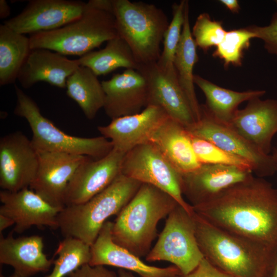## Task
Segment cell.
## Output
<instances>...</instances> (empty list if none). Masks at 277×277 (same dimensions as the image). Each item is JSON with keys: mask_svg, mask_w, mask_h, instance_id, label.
Masks as SVG:
<instances>
[{"mask_svg": "<svg viewBox=\"0 0 277 277\" xmlns=\"http://www.w3.org/2000/svg\"><path fill=\"white\" fill-rule=\"evenodd\" d=\"M194 211L212 225L277 251V188L253 176Z\"/></svg>", "mask_w": 277, "mask_h": 277, "instance_id": "1", "label": "cell"}, {"mask_svg": "<svg viewBox=\"0 0 277 277\" xmlns=\"http://www.w3.org/2000/svg\"><path fill=\"white\" fill-rule=\"evenodd\" d=\"M199 247L211 264L231 277H269L277 251L223 230L194 211Z\"/></svg>", "mask_w": 277, "mask_h": 277, "instance_id": "2", "label": "cell"}, {"mask_svg": "<svg viewBox=\"0 0 277 277\" xmlns=\"http://www.w3.org/2000/svg\"><path fill=\"white\" fill-rule=\"evenodd\" d=\"M178 205L165 192L152 185L142 184L112 222L113 241L140 258L146 256L156 237L158 223Z\"/></svg>", "mask_w": 277, "mask_h": 277, "instance_id": "3", "label": "cell"}, {"mask_svg": "<svg viewBox=\"0 0 277 277\" xmlns=\"http://www.w3.org/2000/svg\"><path fill=\"white\" fill-rule=\"evenodd\" d=\"M117 36L112 0H90L76 19L29 37L31 49H47L80 57Z\"/></svg>", "mask_w": 277, "mask_h": 277, "instance_id": "4", "label": "cell"}, {"mask_svg": "<svg viewBox=\"0 0 277 277\" xmlns=\"http://www.w3.org/2000/svg\"><path fill=\"white\" fill-rule=\"evenodd\" d=\"M141 185L121 173L86 202L66 206L58 214L57 228L65 238L77 239L91 246L107 219L121 212Z\"/></svg>", "mask_w": 277, "mask_h": 277, "instance_id": "5", "label": "cell"}, {"mask_svg": "<svg viewBox=\"0 0 277 277\" xmlns=\"http://www.w3.org/2000/svg\"><path fill=\"white\" fill-rule=\"evenodd\" d=\"M117 35L129 45L140 65L156 63L169 24L156 6L142 2L112 0Z\"/></svg>", "mask_w": 277, "mask_h": 277, "instance_id": "6", "label": "cell"}, {"mask_svg": "<svg viewBox=\"0 0 277 277\" xmlns=\"http://www.w3.org/2000/svg\"><path fill=\"white\" fill-rule=\"evenodd\" d=\"M16 104L14 114L28 123L32 132V143L38 152H62L101 159L113 148L103 136L81 137L70 135L58 129L43 116L36 102L16 85Z\"/></svg>", "mask_w": 277, "mask_h": 277, "instance_id": "7", "label": "cell"}, {"mask_svg": "<svg viewBox=\"0 0 277 277\" xmlns=\"http://www.w3.org/2000/svg\"><path fill=\"white\" fill-rule=\"evenodd\" d=\"M204 259L196 237L194 211L190 213L178 205L167 216L146 260L170 262L185 275L194 270Z\"/></svg>", "mask_w": 277, "mask_h": 277, "instance_id": "8", "label": "cell"}, {"mask_svg": "<svg viewBox=\"0 0 277 277\" xmlns=\"http://www.w3.org/2000/svg\"><path fill=\"white\" fill-rule=\"evenodd\" d=\"M121 174L161 189L189 212L194 211L192 206L184 198L181 173L152 143L138 145L125 154Z\"/></svg>", "mask_w": 277, "mask_h": 277, "instance_id": "9", "label": "cell"}, {"mask_svg": "<svg viewBox=\"0 0 277 277\" xmlns=\"http://www.w3.org/2000/svg\"><path fill=\"white\" fill-rule=\"evenodd\" d=\"M200 120L186 128L192 135L213 143L224 151L248 162L256 176L273 175L276 168L272 154L262 152L227 125L212 118L202 105Z\"/></svg>", "mask_w": 277, "mask_h": 277, "instance_id": "10", "label": "cell"}, {"mask_svg": "<svg viewBox=\"0 0 277 277\" xmlns=\"http://www.w3.org/2000/svg\"><path fill=\"white\" fill-rule=\"evenodd\" d=\"M38 152L23 133H10L0 140V187L17 191L29 188L36 174Z\"/></svg>", "mask_w": 277, "mask_h": 277, "instance_id": "11", "label": "cell"}, {"mask_svg": "<svg viewBox=\"0 0 277 277\" xmlns=\"http://www.w3.org/2000/svg\"><path fill=\"white\" fill-rule=\"evenodd\" d=\"M86 3L71 0H31L4 24L23 34L58 29L78 18Z\"/></svg>", "mask_w": 277, "mask_h": 277, "instance_id": "12", "label": "cell"}, {"mask_svg": "<svg viewBox=\"0 0 277 277\" xmlns=\"http://www.w3.org/2000/svg\"><path fill=\"white\" fill-rule=\"evenodd\" d=\"M148 86V106L163 109L168 116L188 128L196 121L189 103L177 77L175 70L167 71L156 63L140 65L137 70Z\"/></svg>", "mask_w": 277, "mask_h": 277, "instance_id": "13", "label": "cell"}, {"mask_svg": "<svg viewBox=\"0 0 277 277\" xmlns=\"http://www.w3.org/2000/svg\"><path fill=\"white\" fill-rule=\"evenodd\" d=\"M39 164L29 188L50 205L63 209L68 184L87 156L62 152H38Z\"/></svg>", "mask_w": 277, "mask_h": 277, "instance_id": "14", "label": "cell"}, {"mask_svg": "<svg viewBox=\"0 0 277 277\" xmlns=\"http://www.w3.org/2000/svg\"><path fill=\"white\" fill-rule=\"evenodd\" d=\"M125 154L113 148L101 159L88 157L68 184L65 196V206L86 202L110 185L121 173Z\"/></svg>", "mask_w": 277, "mask_h": 277, "instance_id": "15", "label": "cell"}, {"mask_svg": "<svg viewBox=\"0 0 277 277\" xmlns=\"http://www.w3.org/2000/svg\"><path fill=\"white\" fill-rule=\"evenodd\" d=\"M181 175L183 195L192 207L209 202L228 188L253 176L250 170L219 164H202Z\"/></svg>", "mask_w": 277, "mask_h": 277, "instance_id": "16", "label": "cell"}, {"mask_svg": "<svg viewBox=\"0 0 277 277\" xmlns=\"http://www.w3.org/2000/svg\"><path fill=\"white\" fill-rule=\"evenodd\" d=\"M161 108L149 105L141 112L111 120L97 130L111 142L113 148L126 153L134 147L149 143L153 134L168 117Z\"/></svg>", "mask_w": 277, "mask_h": 277, "instance_id": "17", "label": "cell"}, {"mask_svg": "<svg viewBox=\"0 0 277 277\" xmlns=\"http://www.w3.org/2000/svg\"><path fill=\"white\" fill-rule=\"evenodd\" d=\"M0 191V214L14 222V231L22 233L32 226L57 228V218L63 209L54 207L31 189Z\"/></svg>", "mask_w": 277, "mask_h": 277, "instance_id": "18", "label": "cell"}, {"mask_svg": "<svg viewBox=\"0 0 277 277\" xmlns=\"http://www.w3.org/2000/svg\"><path fill=\"white\" fill-rule=\"evenodd\" d=\"M101 83L105 93L103 109L111 120L138 113L147 106V84L139 71L126 69Z\"/></svg>", "mask_w": 277, "mask_h": 277, "instance_id": "19", "label": "cell"}, {"mask_svg": "<svg viewBox=\"0 0 277 277\" xmlns=\"http://www.w3.org/2000/svg\"><path fill=\"white\" fill-rule=\"evenodd\" d=\"M112 222L107 221L90 246V265L115 267L140 277H175L182 274L174 265L162 268L148 265L141 258L116 244L112 238Z\"/></svg>", "mask_w": 277, "mask_h": 277, "instance_id": "20", "label": "cell"}, {"mask_svg": "<svg viewBox=\"0 0 277 277\" xmlns=\"http://www.w3.org/2000/svg\"><path fill=\"white\" fill-rule=\"evenodd\" d=\"M264 153L269 154L277 133V100L255 97L238 109L228 125Z\"/></svg>", "mask_w": 277, "mask_h": 277, "instance_id": "21", "label": "cell"}, {"mask_svg": "<svg viewBox=\"0 0 277 277\" xmlns=\"http://www.w3.org/2000/svg\"><path fill=\"white\" fill-rule=\"evenodd\" d=\"M79 66L77 59L68 58L49 49H31L19 71L17 80L25 89L40 82L66 88L67 78Z\"/></svg>", "mask_w": 277, "mask_h": 277, "instance_id": "22", "label": "cell"}, {"mask_svg": "<svg viewBox=\"0 0 277 277\" xmlns=\"http://www.w3.org/2000/svg\"><path fill=\"white\" fill-rule=\"evenodd\" d=\"M53 259L44 252L43 239L39 235L14 238L12 233L7 237L1 234L0 263L11 266L14 272L24 277L48 271Z\"/></svg>", "mask_w": 277, "mask_h": 277, "instance_id": "23", "label": "cell"}, {"mask_svg": "<svg viewBox=\"0 0 277 277\" xmlns=\"http://www.w3.org/2000/svg\"><path fill=\"white\" fill-rule=\"evenodd\" d=\"M150 142L181 174L191 172L202 165L194 152L189 131L169 117L155 132Z\"/></svg>", "mask_w": 277, "mask_h": 277, "instance_id": "24", "label": "cell"}, {"mask_svg": "<svg viewBox=\"0 0 277 277\" xmlns=\"http://www.w3.org/2000/svg\"><path fill=\"white\" fill-rule=\"evenodd\" d=\"M193 81L206 97L202 106L214 120L228 125L233 118L238 107L244 102L264 95L265 90L239 92L220 87L199 75H194Z\"/></svg>", "mask_w": 277, "mask_h": 277, "instance_id": "25", "label": "cell"}, {"mask_svg": "<svg viewBox=\"0 0 277 277\" xmlns=\"http://www.w3.org/2000/svg\"><path fill=\"white\" fill-rule=\"evenodd\" d=\"M189 13V2L186 1L184 22L173 65L179 83L189 103L196 123L200 118L201 107L194 90L193 70L198 61V56L197 46L191 34Z\"/></svg>", "mask_w": 277, "mask_h": 277, "instance_id": "26", "label": "cell"}, {"mask_svg": "<svg viewBox=\"0 0 277 277\" xmlns=\"http://www.w3.org/2000/svg\"><path fill=\"white\" fill-rule=\"evenodd\" d=\"M66 88L67 95L88 119H93L103 108L105 93L102 83L89 68L80 66L67 78Z\"/></svg>", "mask_w": 277, "mask_h": 277, "instance_id": "27", "label": "cell"}, {"mask_svg": "<svg viewBox=\"0 0 277 277\" xmlns=\"http://www.w3.org/2000/svg\"><path fill=\"white\" fill-rule=\"evenodd\" d=\"M80 66L89 68L97 76L120 68L137 70L140 65L127 43L118 35L105 48L92 51L77 59Z\"/></svg>", "mask_w": 277, "mask_h": 277, "instance_id": "28", "label": "cell"}, {"mask_svg": "<svg viewBox=\"0 0 277 277\" xmlns=\"http://www.w3.org/2000/svg\"><path fill=\"white\" fill-rule=\"evenodd\" d=\"M31 50L29 37L0 25V85L14 83Z\"/></svg>", "mask_w": 277, "mask_h": 277, "instance_id": "29", "label": "cell"}, {"mask_svg": "<svg viewBox=\"0 0 277 277\" xmlns=\"http://www.w3.org/2000/svg\"><path fill=\"white\" fill-rule=\"evenodd\" d=\"M56 254L57 258L53 262L52 270L46 277H65L89 264L90 246L77 239L65 238L59 243Z\"/></svg>", "mask_w": 277, "mask_h": 277, "instance_id": "30", "label": "cell"}, {"mask_svg": "<svg viewBox=\"0 0 277 277\" xmlns=\"http://www.w3.org/2000/svg\"><path fill=\"white\" fill-rule=\"evenodd\" d=\"M254 38L255 34L247 27L227 31L212 55L223 60L225 67L230 65L240 66L244 51L249 47L250 41Z\"/></svg>", "mask_w": 277, "mask_h": 277, "instance_id": "31", "label": "cell"}, {"mask_svg": "<svg viewBox=\"0 0 277 277\" xmlns=\"http://www.w3.org/2000/svg\"><path fill=\"white\" fill-rule=\"evenodd\" d=\"M186 0L172 5V19L166 29L163 38V50L157 64L167 71H174V58L179 45L184 22Z\"/></svg>", "mask_w": 277, "mask_h": 277, "instance_id": "32", "label": "cell"}, {"mask_svg": "<svg viewBox=\"0 0 277 277\" xmlns=\"http://www.w3.org/2000/svg\"><path fill=\"white\" fill-rule=\"evenodd\" d=\"M190 134L194 152L201 164L235 166L252 172V166L247 161L224 151L209 141Z\"/></svg>", "mask_w": 277, "mask_h": 277, "instance_id": "33", "label": "cell"}, {"mask_svg": "<svg viewBox=\"0 0 277 277\" xmlns=\"http://www.w3.org/2000/svg\"><path fill=\"white\" fill-rule=\"evenodd\" d=\"M226 33L222 22L212 20L207 13L197 16L191 31L196 46L204 51L213 46L217 47Z\"/></svg>", "mask_w": 277, "mask_h": 277, "instance_id": "34", "label": "cell"}, {"mask_svg": "<svg viewBox=\"0 0 277 277\" xmlns=\"http://www.w3.org/2000/svg\"><path fill=\"white\" fill-rule=\"evenodd\" d=\"M247 28L255 34V38L263 42L268 52L277 56V12L273 14L268 25H252Z\"/></svg>", "mask_w": 277, "mask_h": 277, "instance_id": "35", "label": "cell"}, {"mask_svg": "<svg viewBox=\"0 0 277 277\" xmlns=\"http://www.w3.org/2000/svg\"><path fill=\"white\" fill-rule=\"evenodd\" d=\"M69 277H118L117 273L104 266L85 264L68 275Z\"/></svg>", "mask_w": 277, "mask_h": 277, "instance_id": "36", "label": "cell"}, {"mask_svg": "<svg viewBox=\"0 0 277 277\" xmlns=\"http://www.w3.org/2000/svg\"><path fill=\"white\" fill-rule=\"evenodd\" d=\"M181 277H231L211 264L205 258L197 268L187 275Z\"/></svg>", "mask_w": 277, "mask_h": 277, "instance_id": "37", "label": "cell"}, {"mask_svg": "<svg viewBox=\"0 0 277 277\" xmlns=\"http://www.w3.org/2000/svg\"><path fill=\"white\" fill-rule=\"evenodd\" d=\"M220 2L233 13H238L240 9L237 0H221Z\"/></svg>", "mask_w": 277, "mask_h": 277, "instance_id": "38", "label": "cell"}, {"mask_svg": "<svg viewBox=\"0 0 277 277\" xmlns=\"http://www.w3.org/2000/svg\"><path fill=\"white\" fill-rule=\"evenodd\" d=\"M11 13L10 7L5 0H0V18H7Z\"/></svg>", "mask_w": 277, "mask_h": 277, "instance_id": "39", "label": "cell"}, {"mask_svg": "<svg viewBox=\"0 0 277 277\" xmlns=\"http://www.w3.org/2000/svg\"><path fill=\"white\" fill-rule=\"evenodd\" d=\"M14 225V221L10 217L0 214V233L9 227Z\"/></svg>", "mask_w": 277, "mask_h": 277, "instance_id": "40", "label": "cell"}, {"mask_svg": "<svg viewBox=\"0 0 277 277\" xmlns=\"http://www.w3.org/2000/svg\"><path fill=\"white\" fill-rule=\"evenodd\" d=\"M182 274H180L175 277H181ZM118 277H136L133 273L123 269H119L117 272Z\"/></svg>", "mask_w": 277, "mask_h": 277, "instance_id": "41", "label": "cell"}, {"mask_svg": "<svg viewBox=\"0 0 277 277\" xmlns=\"http://www.w3.org/2000/svg\"><path fill=\"white\" fill-rule=\"evenodd\" d=\"M269 277H277V254Z\"/></svg>", "mask_w": 277, "mask_h": 277, "instance_id": "42", "label": "cell"}, {"mask_svg": "<svg viewBox=\"0 0 277 277\" xmlns=\"http://www.w3.org/2000/svg\"><path fill=\"white\" fill-rule=\"evenodd\" d=\"M272 155L274 160L277 172V148L274 149Z\"/></svg>", "mask_w": 277, "mask_h": 277, "instance_id": "43", "label": "cell"}, {"mask_svg": "<svg viewBox=\"0 0 277 277\" xmlns=\"http://www.w3.org/2000/svg\"><path fill=\"white\" fill-rule=\"evenodd\" d=\"M10 277H24V276H23L14 272L10 276Z\"/></svg>", "mask_w": 277, "mask_h": 277, "instance_id": "44", "label": "cell"}, {"mask_svg": "<svg viewBox=\"0 0 277 277\" xmlns=\"http://www.w3.org/2000/svg\"><path fill=\"white\" fill-rule=\"evenodd\" d=\"M275 2H276V4H277V1H275Z\"/></svg>", "mask_w": 277, "mask_h": 277, "instance_id": "45", "label": "cell"}]
</instances>
